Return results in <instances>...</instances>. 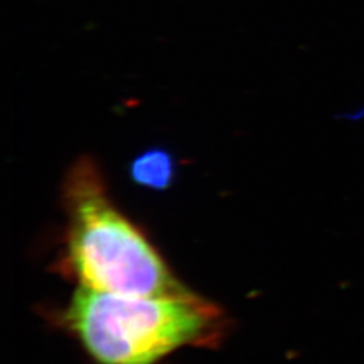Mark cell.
<instances>
[{
  "instance_id": "cell-1",
  "label": "cell",
  "mask_w": 364,
  "mask_h": 364,
  "mask_svg": "<svg viewBox=\"0 0 364 364\" xmlns=\"http://www.w3.org/2000/svg\"><path fill=\"white\" fill-rule=\"evenodd\" d=\"M65 262L78 287L130 297L192 293L170 270L144 232L112 203L91 159L65 180Z\"/></svg>"
},
{
  "instance_id": "cell-2",
  "label": "cell",
  "mask_w": 364,
  "mask_h": 364,
  "mask_svg": "<svg viewBox=\"0 0 364 364\" xmlns=\"http://www.w3.org/2000/svg\"><path fill=\"white\" fill-rule=\"evenodd\" d=\"M63 326L95 364H159L186 347L223 336L220 309L196 293L130 297L77 287Z\"/></svg>"
},
{
  "instance_id": "cell-3",
  "label": "cell",
  "mask_w": 364,
  "mask_h": 364,
  "mask_svg": "<svg viewBox=\"0 0 364 364\" xmlns=\"http://www.w3.org/2000/svg\"><path fill=\"white\" fill-rule=\"evenodd\" d=\"M173 176V162L162 151H150L139 156L132 165V177L144 186L164 188Z\"/></svg>"
},
{
  "instance_id": "cell-4",
  "label": "cell",
  "mask_w": 364,
  "mask_h": 364,
  "mask_svg": "<svg viewBox=\"0 0 364 364\" xmlns=\"http://www.w3.org/2000/svg\"><path fill=\"white\" fill-rule=\"evenodd\" d=\"M336 119L338 120H348V122H359L364 119V105L351 109V111H347V112H341L336 115Z\"/></svg>"
}]
</instances>
